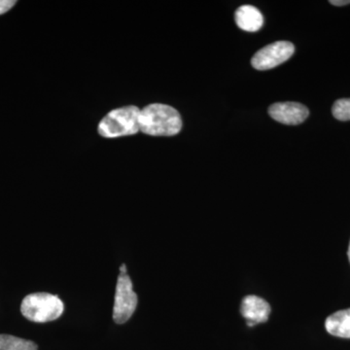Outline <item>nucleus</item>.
<instances>
[{"mask_svg":"<svg viewBox=\"0 0 350 350\" xmlns=\"http://www.w3.org/2000/svg\"><path fill=\"white\" fill-rule=\"evenodd\" d=\"M182 119L175 108L161 103L147 105L139 113V130L153 137H172L180 133Z\"/></svg>","mask_w":350,"mask_h":350,"instance_id":"f257e3e1","label":"nucleus"},{"mask_svg":"<svg viewBox=\"0 0 350 350\" xmlns=\"http://www.w3.org/2000/svg\"><path fill=\"white\" fill-rule=\"evenodd\" d=\"M25 319L36 323H46L59 319L64 312V303L57 295L33 293L25 297L21 305Z\"/></svg>","mask_w":350,"mask_h":350,"instance_id":"f03ea898","label":"nucleus"},{"mask_svg":"<svg viewBox=\"0 0 350 350\" xmlns=\"http://www.w3.org/2000/svg\"><path fill=\"white\" fill-rule=\"evenodd\" d=\"M139 108L126 107L112 110L101 120L98 133L103 137L133 135L139 131Z\"/></svg>","mask_w":350,"mask_h":350,"instance_id":"7ed1b4c3","label":"nucleus"},{"mask_svg":"<svg viewBox=\"0 0 350 350\" xmlns=\"http://www.w3.org/2000/svg\"><path fill=\"white\" fill-rule=\"evenodd\" d=\"M137 296L133 290V282L128 273H120L115 294L113 319L124 324L131 319L137 306Z\"/></svg>","mask_w":350,"mask_h":350,"instance_id":"20e7f679","label":"nucleus"},{"mask_svg":"<svg viewBox=\"0 0 350 350\" xmlns=\"http://www.w3.org/2000/svg\"><path fill=\"white\" fill-rule=\"evenodd\" d=\"M295 52L293 44L278 41L258 51L251 59V64L257 70H269L287 62Z\"/></svg>","mask_w":350,"mask_h":350,"instance_id":"39448f33","label":"nucleus"},{"mask_svg":"<svg viewBox=\"0 0 350 350\" xmlns=\"http://www.w3.org/2000/svg\"><path fill=\"white\" fill-rule=\"evenodd\" d=\"M269 114L278 123L284 125H299L310 115L308 108L299 103H278L269 108Z\"/></svg>","mask_w":350,"mask_h":350,"instance_id":"423d86ee","label":"nucleus"},{"mask_svg":"<svg viewBox=\"0 0 350 350\" xmlns=\"http://www.w3.org/2000/svg\"><path fill=\"white\" fill-rule=\"evenodd\" d=\"M241 312L250 327L264 323L269 319L271 306L260 297L250 295L241 301Z\"/></svg>","mask_w":350,"mask_h":350,"instance_id":"0eeeda50","label":"nucleus"},{"mask_svg":"<svg viewBox=\"0 0 350 350\" xmlns=\"http://www.w3.org/2000/svg\"><path fill=\"white\" fill-rule=\"evenodd\" d=\"M234 20L239 29L248 32L258 31L264 25L262 13L252 5L239 7L234 14Z\"/></svg>","mask_w":350,"mask_h":350,"instance_id":"6e6552de","label":"nucleus"},{"mask_svg":"<svg viewBox=\"0 0 350 350\" xmlns=\"http://www.w3.org/2000/svg\"><path fill=\"white\" fill-rule=\"evenodd\" d=\"M325 327L335 337L350 338V308L331 314L326 319Z\"/></svg>","mask_w":350,"mask_h":350,"instance_id":"1a4fd4ad","label":"nucleus"},{"mask_svg":"<svg viewBox=\"0 0 350 350\" xmlns=\"http://www.w3.org/2000/svg\"><path fill=\"white\" fill-rule=\"evenodd\" d=\"M0 350H38V345L31 340L10 335H0Z\"/></svg>","mask_w":350,"mask_h":350,"instance_id":"9d476101","label":"nucleus"},{"mask_svg":"<svg viewBox=\"0 0 350 350\" xmlns=\"http://www.w3.org/2000/svg\"><path fill=\"white\" fill-rule=\"evenodd\" d=\"M333 116L338 121H350V98H342L334 103Z\"/></svg>","mask_w":350,"mask_h":350,"instance_id":"9b49d317","label":"nucleus"},{"mask_svg":"<svg viewBox=\"0 0 350 350\" xmlns=\"http://www.w3.org/2000/svg\"><path fill=\"white\" fill-rule=\"evenodd\" d=\"M17 1L15 0H0V15H3L8 12L10 9H12Z\"/></svg>","mask_w":350,"mask_h":350,"instance_id":"f8f14e48","label":"nucleus"},{"mask_svg":"<svg viewBox=\"0 0 350 350\" xmlns=\"http://www.w3.org/2000/svg\"><path fill=\"white\" fill-rule=\"evenodd\" d=\"M330 3L335 6H345L350 4V0H331Z\"/></svg>","mask_w":350,"mask_h":350,"instance_id":"ddd939ff","label":"nucleus"},{"mask_svg":"<svg viewBox=\"0 0 350 350\" xmlns=\"http://www.w3.org/2000/svg\"><path fill=\"white\" fill-rule=\"evenodd\" d=\"M120 271H121V273H126V267L125 264H122V266L120 267Z\"/></svg>","mask_w":350,"mask_h":350,"instance_id":"4468645a","label":"nucleus"},{"mask_svg":"<svg viewBox=\"0 0 350 350\" xmlns=\"http://www.w3.org/2000/svg\"><path fill=\"white\" fill-rule=\"evenodd\" d=\"M349 262H350V244H349Z\"/></svg>","mask_w":350,"mask_h":350,"instance_id":"2eb2a0df","label":"nucleus"}]
</instances>
